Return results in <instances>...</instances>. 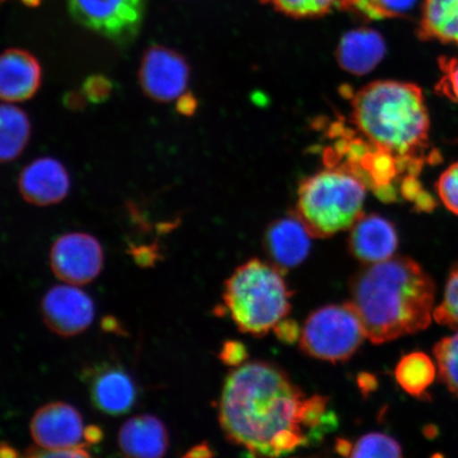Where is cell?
<instances>
[{"mask_svg":"<svg viewBox=\"0 0 458 458\" xmlns=\"http://www.w3.org/2000/svg\"><path fill=\"white\" fill-rule=\"evenodd\" d=\"M189 65L176 51L154 45L146 51L140 68V82L143 93L157 102L179 98L189 81Z\"/></svg>","mask_w":458,"mask_h":458,"instance_id":"9","label":"cell"},{"mask_svg":"<svg viewBox=\"0 0 458 458\" xmlns=\"http://www.w3.org/2000/svg\"><path fill=\"white\" fill-rule=\"evenodd\" d=\"M275 335L278 337L279 341L286 344H293L297 340L301 339V330L300 326L297 325L293 319L284 318L275 326Z\"/></svg>","mask_w":458,"mask_h":458,"instance_id":"32","label":"cell"},{"mask_svg":"<svg viewBox=\"0 0 458 458\" xmlns=\"http://www.w3.org/2000/svg\"><path fill=\"white\" fill-rule=\"evenodd\" d=\"M352 444L346 439H339L335 444V451L343 456H351Z\"/></svg>","mask_w":458,"mask_h":458,"instance_id":"38","label":"cell"},{"mask_svg":"<svg viewBox=\"0 0 458 458\" xmlns=\"http://www.w3.org/2000/svg\"><path fill=\"white\" fill-rule=\"evenodd\" d=\"M83 94L91 103L99 105V103L106 102L110 99L113 91V83L111 79H108L102 74H94L85 80L82 88Z\"/></svg>","mask_w":458,"mask_h":458,"instance_id":"29","label":"cell"},{"mask_svg":"<svg viewBox=\"0 0 458 458\" xmlns=\"http://www.w3.org/2000/svg\"><path fill=\"white\" fill-rule=\"evenodd\" d=\"M248 356V349H246L242 342L227 341L223 344L221 348L220 359L222 362L226 365L234 366V368H238V366L245 363Z\"/></svg>","mask_w":458,"mask_h":458,"instance_id":"30","label":"cell"},{"mask_svg":"<svg viewBox=\"0 0 458 458\" xmlns=\"http://www.w3.org/2000/svg\"><path fill=\"white\" fill-rule=\"evenodd\" d=\"M81 415L72 405L53 403L33 415L30 433L39 449L45 451L74 448L84 437Z\"/></svg>","mask_w":458,"mask_h":458,"instance_id":"11","label":"cell"},{"mask_svg":"<svg viewBox=\"0 0 458 458\" xmlns=\"http://www.w3.org/2000/svg\"><path fill=\"white\" fill-rule=\"evenodd\" d=\"M439 63L443 77L437 84V90L446 98L458 102V59L442 57Z\"/></svg>","mask_w":458,"mask_h":458,"instance_id":"28","label":"cell"},{"mask_svg":"<svg viewBox=\"0 0 458 458\" xmlns=\"http://www.w3.org/2000/svg\"><path fill=\"white\" fill-rule=\"evenodd\" d=\"M418 0H341V8L369 21L408 15Z\"/></svg>","mask_w":458,"mask_h":458,"instance_id":"22","label":"cell"},{"mask_svg":"<svg viewBox=\"0 0 458 458\" xmlns=\"http://www.w3.org/2000/svg\"><path fill=\"white\" fill-rule=\"evenodd\" d=\"M41 80L42 68L36 56L21 49L4 51L0 60V96L4 101L32 98Z\"/></svg>","mask_w":458,"mask_h":458,"instance_id":"15","label":"cell"},{"mask_svg":"<svg viewBox=\"0 0 458 458\" xmlns=\"http://www.w3.org/2000/svg\"><path fill=\"white\" fill-rule=\"evenodd\" d=\"M88 101L83 91L77 90L70 91V93L65 95L64 99H63L68 110L74 112L83 110Z\"/></svg>","mask_w":458,"mask_h":458,"instance_id":"34","label":"cell"},{"mask_svg":"<svg viewBox=\"0 0 458 458\" xmlns=\"http://www.w3.org/2000/svg\"><path fill=\"white\" fill-rule=\"evenodd\" d=\"M398 248V234L391 222L377 215L362 216L352 227L349 250L365 265L389 259Z\"/></svg>","mask_w":458,"mask_h":458,"instance_id":"13","label":"cell"},{"mask_svg":"<svg viewBox=\"0 0 458 458\" xmlns=\"http://www.w3.org/2000/svg\"><path fill=\"white\" fill-rule=\"evenodd\" d=\"M187 457H210L213 456L209 445L206 443L199 444L186 454Z\"/></svg>","mask_w":458,"mask_h":458,"instance_id":"35","label":"cell"},{"mask_svg":"<svg viewBox=\"0 0 458 458\" xmlns=\"http://www.w3.org/2000/svg\"><path fill=\"white\" fill-rule=\"evenodd\" d=\"M70 176L59 160L44 157L22 170L19 188L27 202L38 206L60 203L70 191Z\"/></svg>","mask_w":458,"mask_h":458,"instance_id":"12","label":"cell"},{"mask_svg":"<svg viewBox=\"0 0 458 458\" xmlns=\"http://www.w3.org/2000/svg\"><path fill=\"white\" fill-rule=\"evenodd\" d=\"M29 457H89L88 445L82 444L74 448L61 449L53 451H45L39 449L38 446H32L26 452Z\"/></svg>","mask_w":458,"mask_h":458,"instance_id":"31","label":"cell"},{"mask_svg":"<svg viewBox=\"0 0 458 458\" xmlns=\"http://www.w3.org/2000/svg\"><path fill=\"white\" fill-rule=\"evenodd\" d=\"M84 438L86 443L96 444L99 443L102 438V432L99 428L89 427L85 428Z\"/></svg>","mask_w":458,"mask_h":458,"instance_id":"36","label":"cell"},{"mask_svg":"<svg viewBox=\"0 0 458 458\" xmlns=\"http://www.w3.org/2000/svg\"><path fill=\"white\" fill-rule=\"evenodd\" d=\"M148 0H68L78 24L119 45L133 42L145 19Z\"/></svg>","mask_w":458,"mask_h":458,"instance_id":"7","label":"cell"},{"mask_svg":"<svg viewBox=\"0 0 458 458\" xmlns=\"http://www.w3.org/2000/svg\"><path fill=\"white\" fill-rule=\"evenodd\" d=\"M312 234L299 216L274 222L266 233L265 245L274 266L285 271L306 259Z\"/></svg>","mask_w":458,"mask_h":458,"instance_id":"14","label":"cell"},{"mask_svg":"<svg viewBox=\"0 0 458 458\" xmlns=\"http://www.w3.org/2000/svg\"><path fill=\"white\" fill-rule=\"evenodd\" d=\"M89 392L95 408L113 416L128 413L136 400L133 380L117 366H105L95 371Z\"/></svg>","mask_w":458,"mask_h":458,"instance_id":"16","label":"cell"},{"mask_svg":"<svg viewBox=\"0 0 458 458\" xmlns=\"http://www.w3.org/2000/svg\"><path fill=\"white\" fill-rule=\"evenodd\" d=\"M359 386L365 393L371 392L377 386V380L375 379V377L363 375L359 377Z\"/></svg>","mask_w":458,"mask_h":458,"instance_id":"37","label":"cell"},{"mask_svg":"<svg viewBox=\"0 0 458 458\" xmlns=\"http://www.w3.org/2000/svg\"><path fill=\"white\" fill-rule=\"evenodd\" d=\"M352 107L354 133L399 165L405 177L403 194L437 156L429 152V117L422 90L410 83L375 82L354 95Z\"/></svg>","mask_w":458,"mask_h":458,"instance_id":"3","label":"cell"},{"mask_svg":"<svg viewBox=\"0 0 458 458\" xmlns=\"http://www.w3.org/2000/svg\"><path fill=\"white\" fill-rule=\"evenodd\" d=\"M28 8H38L42 4V0H21Z\"/></svg>","mask_w":458,"mask_h":458,"instance_id":"40","label":"cell"},{"mask_svg":"<svg viewBox=\"0 0 458 458\" xmlns=\"http://www.w3.org/2000/svg\"><path fill=\"white\" fill-rule=\"evenodd\" d=\"M292 292L273 263L251 259L226 280L225 301L240 331L261 337L291 311Z\"/></svg>","mask_w":458,"mask_h":458,"instance_id":"4","label":"cell"},{"mask_svg":"<svg viewBox=\"0 0 458 458\" xmlns=\"http://www.w3.org/2000/svg\"><path fill=\"white\" fill-rule=\"evenodd\" d=\"M365 182L340 165L309 177L300 188L297 216L312 237L326 238L352 228L363 216Z\"/></svg>","mask_w":458,"mask_h":458,"instance_id":"5","label":"cell"},{"mask_svg":"<svg viewBox=\"0 0 458 458\" xmlns=\"http://www.w3.org/2000/svg\"><path fill=\"white\" fill-rule=\"evenodd\" d=\"M433 352L439 379L458 398V332L438 342Z\"/></svg>","mask_w":458,"mask_h":458,"instance_id":"23","label":"cell"},{"mask_svg":"<svg viewBox=\"0 0 458 458\" xmlns=\"http://www.w3.org/2000/svg\"><path fill=\"white\" fill-rule=\"evenodd\" d=\"M2 456L3 457H16V451L9 445L3 443L2 445Z\"/></svg>","mask_w":458,"mask_h":458,"instance_id":"39","label":"cell"},{"mask_svg":"<svg viewBox=\"0 0 458 458\" xmlns=\"http://www.w3.org/2000/svg\"><path fill=\"white\" fill-rule=\"evenodd\" d=\"M386 51V42L379 32L360 28L349 31L342 38L337 60L344 70L360 76L374 70Z\"/></svg>","mask_w":458,"mask_h":458,"instance_id":"18","label":"cell"},{"mask_svg":"<svg viewBox=\"0 0 458 458\" xmlns=\"http://www.w3.org/2000/svg\"><path fill=\"white\" fill-rule=\"evenodd\" d=\"M435 322L451 329H458V265L452 270L445 285L442 305L433 312Z\"/></svg>","mask_w":458,"mask_h":458,"instance_id":"26","label":"cell"},{"mask_svg":"<svg viewBox=\"0 0 458 458\" xmlns=\"http://www.w3.org/2000/svg\"><path fill=\"white\" fill-rule=\"evenodd\" d=\"M434 280L411 258L366 265L349 284L351 305L366 339L385 344L425 330L432 322Z\"/></svg>","mask_w":458,"mask_h":458,"instance_id":"2","label":"cell"},{"mask_svg":"<svg viewBox=\"0 0 458 458\" xmlns=\"http://www.w3.org/2000/svg\"><path fill=\"white\" fill-rule=\"evenodd\" d=\"M30 123L21 108L3 105L0 111V156L3 163L13 162L24 151L30 137Z\"/></svg>","mask_w":458,"mask_h":458,"instance_id":"20","label":"cell"},{"mask_svg":"<svg viewBox=\"0 0 458 458\" xmlns=\"http://www.w3.org/2000/svg\"><path fill=\"white\" fill-rule=\"evenodd\" d=\"M55 276L72 285H83L98 276L103 251L97 239L83 233H66L55 240L50 251Z\"/></svg>","mask_w":458,"mask_h":458,"instance_id":"8","label":"cell"},{"mask_svg":"<svg viewBox=\"0 0 458 458\" xmlns=\"http://www.w3.org/2000/svg\"><path fill=\"white\" fill-rule=\"evenodd\" d=\"M2 2H5V0H2Z\"/></svg>","mask_w":458,"mask_h":458,"instance_id":"41","label":"cell"},{"mask_svg":"<svg viewBox=\"0 0 458 458\" xmlns=\"http://www.w3.org/2000/svg\"><path fill=\"white\" fill-rule=\"evenodd\" d=\"M365 339L362 322L348 301L314 311L301 330V347L308 356L341 362L352 357Z\"/></svg>","mask_w":458,"mask_h":458,"instance_id":"6","label":"cell"},{"mask_svg":"<svg viewBox=\"0 0 458 458\" xmlns=\"http://www.w3.org/2000/svg\"><path fill=\"white\" fill-rule=\"evenodd\" d=\"M292 17H317L328 13L335 0H260Z\"/></svg>","mask_w":458,"mask_h":458,"instance_id":"25","label":"cell"},{"mask_svg":"<svg viewBox=\"0 0 458 458\" xmlns=\"http://www.w3.org/2000/svg\"><path fill=\"white\" fill-rule=\"evenodd\" d=\"M198 101L191 93L182 94L176 103V111L184 116L191 117L196 113Z\"/></svg>","mask_w":458,"mask_h":458,"instance_id":"33","label":"cell"},{"mask_svg":"<svg viewBox=\"0 0 458 458\" xmlns=\"http://www.w3.org/2000/svg\"><path fill=\"white\" fill-rule=\"evenodd\" d=\"M328 403L319 394L306 396L277 366L254 360L229 372L220 425L229 442L250 455H289L337 426Z\"/></svg>","mask_w":458,"mask_h":458,"instance_id":"1","label":"cell"},{"mask_svg":"<svg viewBox=\"0 0 458 458\" xmlns=\"http://www.w3.org/2000/svg\"><path fill=\"white\" fill-rule=\"evenodd\" d=\"M394 376L399 386L413 397H422L437 376V366L423 352L406 354L397 365Z\"/></svg>","mask_w":458,"mask_h":458,"instance_id":"21","label":"cell"},{"mask_svg":"<svg viewBox=\"0 0 458 458\" xmlns=\"http://www.w3.org/2000/svg\"><path fill=\"white\" fill-rule=\"evenodd\" d=\"M118 445L125 456L162 457L168 450V431L156 416L131 417L120 428Z\"/></svg>","mask_w":458,"mask_h":458,"instance_id":"17","label":"cell"},{"mask_svg":"<svg viewBox=\"0 0 458 458\" xmlns=\"http://www.w3.org/2000/svg\"><path fill=\"white\" fill-rule=\"evenodd\" d=\"M420 37L458 46V0H425Z\"/></svg>","mask_w":458,"mask_h":458,"instance_id":"19","label":"cell"},{"mask_svg":"<svg viewBox=\"0 0 458 458\" xmlns=\"http://www.w3.org/2000/svg\"><path fill=\"white\" fill-rule=\"evenodd\" d=\"M43 318L47 327L61 336L81 334L93 322L95 308L90 297L71 285H55L44 296Z\"/></svg>","mask_w":458,"mask_h":458,"instance_id":"10","label":"cell"},{"mask_svg":"<svg viewBox=\"0 0 458 458\" xmlns=\"http://www.w3.org/2000/svg\"><path fill=\"white\" fill-rule=\"evenodd\" d=\"M437 191L445 208L458 215V163L451 165L440 175L437 182Z\"/></svg>","mask_w":458,"mask_h":458,"instance_id":"27","label":"cell"},{"mask_svg":"<svg viewBox=\"0 0 458 458\" xmlns=\"http://www.w3.org/2000/svg\"><path fill=\"white\" fill-rule=\"evenodd\" d=\"M352 457H401L403 448L392 438L382 433L364 435L352 444Z\"/></svg>","mask_w":458,"mask_h":458,"instance_id":"24","label":"cell"}]
</instances>
